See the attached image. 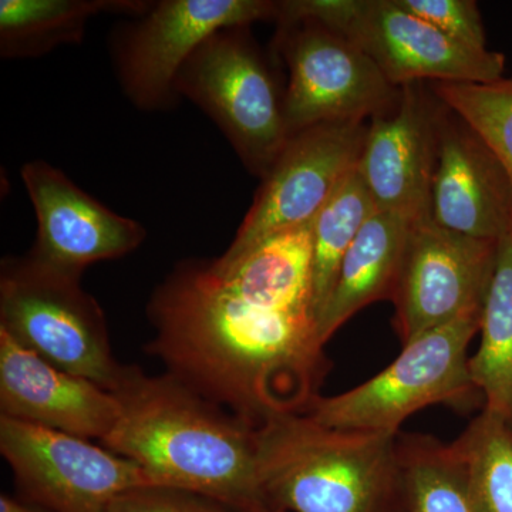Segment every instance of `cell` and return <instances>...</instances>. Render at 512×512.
<instances>
[{
    "label": "cell",
    "mask_w": 512,
    "mask_h": 512,
    "mask_svg": "<svg viewBox=\"0 0 512 512\" xmlns=\"http://www.w3.org/2000/svg\"><path fill=\"white\" fill-rule=\"evenodd\" d=\"M313 224L231 262L183 261L154 289L146 352L252 426L303 414L329 372L312 305Z\"/></svg>",
    "instance_id": "6da1fadb"
},
{
    "label": "cell",
    "mask_w": 512,
    "mask_h": 512,
    "mask_svg": "<svg viewBox=\"0 0 512 512\" xmlns=\"http://www.w3.org/2000/svg\"><path fill=\"white\" fill-rule=\"evenodd\" d=\"M120 416L101 446L143 468L158 487L237 512H272L259 484L258 429L174 376L124 366L110 392Z\"/></svg>",
    "instance_id": "7a4b0ae2"
},
{
    "label": "cell",
    "mask_w": 512,
    "mask_h": 512,
    "mask_svg": "<svg viewBox=\"0 0 512 512\" xmlns=\"http://www.w3.org/2000/svg\"><path fill=\"white\" fill-rule=\"evenodd\" d=\"M397 434L332 429L306 414L268 421L256 436L266 503L272 512L392 511Z\"/></svg>",
    "instance_id": "3957f363"
},
{
    "label": "cell",
    "mask_w": 512,
    "mask_h": 512,
    "mask_svg": "<svg viewBox=\"0 0 512 512\" xmlns=\"http://www.w3.org/2000/svg\"><path fill=\"white\" fill-rule=\"evenodd\" d=\"M82 275L35 255L5 256L0 264V329L23 348L111 390L124 365L110 345L99 302L80 285Z\"/></svg>",
    "instance_id": "277c9868"
},
{
    "label": "cell",
    "mask_w": 512,
    "mask_h": 512,
    "mask_svg": "<svg viewBox=\"0 0 512 512\" xmlns=\"http://www.w3.org/2000/svg\"><path fill=\"white\" fill-rule=\"evenodd\" d=\"M481 313H466L417 336L379 375L346 393L319 394L303 414L332 429L397 434L404 420L433 404L466 412L480 403L484 407L467 356L480 332Z\"/></svg>",
    "instance_id": "5b68a950"
},
{
    "label": "cell",
    "mask_w": 512,
    "mask_h": 512,
    "mask_svg": "<svg viewBox=\"0 0 512 512\" xmlns=\"http://www.w3.org/2000/svg\"><path fill=\"white\" fill-rule=\"evenodd\" d=\"M249 29L232 26L208 37L178 74L177 90L217 124L244 167L262 180L291 134L285 92Z\"/></svg>",
    "instance_id": "8992f818"
},
{
    "label": "cell",
    "mask_w": 512,
    "mask_h": 512,
    "mask_svg": "<svg viewBox=\"0 0 512 512\" xmlns=\"http://www.w3.org/2000/svg\"><path fill=\"white\" fill-rule=\"evenodd\" d=\"M298 20L348 37L399 89L419 82L487 84L504 77L503 53L461 45L397 0H281L276 23Z\"/></svg>",
    "instance_id": "52a82bcc"
},
{
    "label": "cell",
    "mask_w": 512,
    "mask_h": 512,
    "mask_svg": "<svg viewBox=\"0 0 512 512\" xmlns=\"http://www.w3.org/2000/svg\"><path fill=\"white\" fill-rule=\"evenodd\" d=\"M272 0H158L121 22L110 56L121 92L144 113L177 109V79L192 53L218 30L278 20Z\"/></svg>",
    "instance_id": "ba28073f"
},
{
    "label": "cell",
    "mask_w": 512,
    "mask_h": 512,
    "mask_svg": "<svg viewBox=\"0 0 512 512\" xmlns=\"http://www.w3.org/2000/svg\"><path fill=\"white\" fill-rule=\"evenodd\" d=\"M275 46L289 70V134L332 121H365L396 106L400 89L348 37L311 20L279 22Z\"/></svg>",
    "instance_id": "9c48e42d"
},
{
    "label": "cell",
    "mask_w": 512,
    "mask_h": 512,
    "mask_svg": "<svg viewBox=\"0 0 512 512\" xmlns=\"http://www.w3.org/2000/svg\"><path fill=\"white\" fill-rule=\"evenodd\" d=\"M0 453L20 493L50 512H106L127 491L158 487L143 468L109 448L5 416Z\"/></svg>",
    "instance_id": "30bf717a"
},
{
    "label": "cell",
    "mask_w": 512,
    "mask_h": 512,
    "mask_svg": "<svg viewBox=\"0 0 512 512\" xmlns=\"http://www.w3.org/2000/svg\"><path fill=\"white\" fill-rule=\"evenodd\" d=\"M367 134L365 121H332L289 138L220 256L231 262L266 239L313 224L340 184L356 170Z\"/></svg>",
    "instance_id": "8fae6325"
},
{
    "label": "cell",
    "mask_w": 512,
    "mask_h": 512,
    "mask_svg": "<svg viewBox=\"0 0 512 512\" xmlns=\"http://www.w3.org/2000/svg\"><path fill=\"white\" fill-rule=\"evenodd\" d=\"M498 242L440 227L430 214L417 218L404 248L393 295V325L403 345L471 312H483Z\"/></svg>",
    "instance_id": "7c38bea8"
},
{
    "label": "cell",
    "mask_w": 512,
    "mask_h": 512,
    "mask_svg": "<svg viewBox=\"0 0 512 512\" xmlns=\"http://www.w3.org/2000/svg\"><path fill=\"white\" fill-rule=\"evenodd\" d=\"M443 101L430 83L400 87L396 106L373 117L357 163L377 211L430 214Z\"/></svg>",
    "instance_id": "4fadbf2b"
},
{
    "label": "cell",
    "mask_w": 512,
    "mask_h": 512,
    "mask_svg": "<svg viewBox=\"0 0 512 512\" xmlns=\"http://www.w3.org/2000/svg\"><path fill=\"white\" fill-rule=\"evenodd\" d=\"M37 220L30 254L63 271L83 275L101 261L123 258L143 245L146 228L117 214L43 160L20 170Z\"/></svg>",
    "instance_id": "5bb4252c"
},
{
    "label": "cell",
    "mask_w": 512,
    "mask_h": 512,
    "mask_svg": "<svg viewBox=\"0 0 512 512\" xmlns=\"http://www.w3.org/2000/svg\"><path fill=\"white\" fill-rule=\"evenodd\" d=\"M430 215L440 227L487 241L498 242L512 229V184L504 165L444 103Z\"/></svg>",
    "instance_id": "9a60e30c"
},
{
    "label": "cell",
    "mask_w": 512,
    "mask_h": 512,
    "mask_svg": "<svg viewBox=\"0 0 512 512\" xmlns=\"http://www.w3.org/2000/svg\"><path fill=\"white\" fill-rule=\"evenodd\" d=\"M2 416L87 440L103 441L116 426V397L84 377L52 365L0 329Z\"/></svg>",
    "instance_id": "2e32d148"
},
{
    "label": "cell",
    "mask_w": 512,
    "mask_h": 512,
    "mask_svg": "<svg viewBox=\"0 0 512 512\" xmlns=\"http://www.w3.org/2000/svg\"><path fill=\"white\" fill-rule=\"evenodd\" d=\"M416 220L400 212L376 211L365 222L343 258L338 278L318 318L320 340L325 345L370 303L392 302L407 237Z\"/></svg>",
    "instance_id": "e0dca14e"
},
{
    "label": "cell",
    "mask_w": 512,
    "mask_h": 512,
    "mask_svg": "<svg viewBox=\"0 0 512 512\" xmlns=\"http://www.w3.org/2000/svg\"><path fill=\"white\" fill-rule=\"evenodd\" d=\"M146 0H0V56L35 59L76 45L99 15L127 18L146 12Z\"/></svg>",
    "instance_id": "ac0fdd59"
},
{
    "label": "cell",
    "mask_w": 512,
    "mask_h": 512,
    "mask_svg": "<svg viewBox=\"0 0 512 512\" xmlns=\"http://www.w3.org/2000/svg\"><path fill=\"white\" fill-rule=\"evenodd\" d=\"M390 512H477L454 444L426 434H397Z\"/></svg>",
    "instance_id": "d6986e66"
},
{
    "label": "cell",
    "mask_w": 512,
    "mask_h": 512,
    "mask_svg": "<svg viewBox=\"0 0 512 512\" xmlns=\"http://www.w3.org/2000/svg\"><path fill=\"white\" fill-rule=\"evenodd\" d=\"M478 333L480 346L468 362L471 380L483 396V409L512 429V229L498 241Z\"/></svg>",
    "instance_id": "ffe728a7"
},
{
    "label": "cell",
    "mask_w": 512,
    "mask_h": 512,
    "mask_svg": "<svg viewBox=\"0 0 512 512\" xmlns=\"http://www.w3.org/2000/svg\"><path fill=\"white\" fill-rule=\"evenodd\" d=\"M376 211L375 202L355 170L313 221L312 305L316 319L328 301L350 245Z\"/></svg>",
    "instance_id": "44dd1931"
},
{
    "label": "cell",
    "mask_w": 512,
    "mask_h": 512,
    "mask_svg": "<svg viewBox=\"0 0 512 512\" xmlns=\"http://www.w3.org/2000/svg\"><path fill=\"white\" fill-rule=\"evenodd\" d=\"M477 512H512V429L483 412L454 441Z\"/></svg>",
    "instance_id": "7402d4cb"
},
{
    "label": "cell",
    "mask_w": 512,
    "mask_h": 512,
    "mask_svg": "<svg viewBox=\"0 0 512 512\" xmlns=\"http://www.w3.org/2000/svg\"><path fill=\"white\" fill-rule=\"evenodd\" d=\"M430 87L494 151L512 184V77L487 84L430 83Z\"/></svg>",
    "instance_id": "603a6c76"
},
{
    "label": "cell",
    "mask_w": 512,
    "mask_h": 512,
    "mask_svg": "<svg viewBox=\"0 0 512 512\" xmlns=\"http://www.w3.org/2000/svg\"><path fill=\"white\" fill-rule=\"evenodd\" d=\"M397 3L461 45L487 50L483 19L473 0H397Z\"/></svg>",
    "instance_id": "cb8c5ba5"
},
{
    "label": "cell",
    "mask_w": 512,
    "mask_h": 512,
    "mask_svg": "<svg viewBox=\"0 0 512 512\" xmlns=\"http://www.w3.org/2000/svg\"><path fill=\"white\" fill-rule=\"evenodd\" d=\"M106 512H237L224 505L167 487H141L121 494Z\"/></svg>",
    "instance_id": "d4e9b609"
},
{
    "label": "cell",
    "mask_w": 512,
    "mask_h": 512,
    "mask_svg": "<svg viewBox=\"0 0 512 512\" xmlns=\"http://www.w3.org/2000/svg\"><path fill=\"white\" fill-rule=\"evenodd\" d=\"M0 512H50L42 507H32V505L15 500L10 495L2 494L0 497Z\"/></svg>",
    "instance_id": "484cf974"
}]
</instances>
